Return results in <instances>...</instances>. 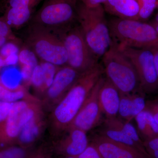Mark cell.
Here are the masks:
<instances>
[{
  "mask_svg": "<svg viewBox=\"0 0 158 158\" xmlns=\"http://www.w3.org/2000/svg\"><path fill=\"white\" fill-rule=\"evenodd\" d=\"M104 73L103 67L99 63L81 73L66 94L51 110L49 123L53 135L60 136L65 132Z\"/></svg>",
  "mask_w": 158,
  "mask_h": 158,
  "instance_id": "1",
  "label": "cell"
},
{
  "mask_svg": "<svg viewBox=\"0 0 158 158\" xmlns=\"http://www.w3.org/2000/svg\"><path fill=\"white\" fill-rule=\"evenodd\" d=\"M105 12L102 5L89 8L82 3L78 4L77 22L88 46L98 59L112 44Z\"/></svg>",
  "mask_w": 158,
  "mask_h": 158,
  "instance_id": "2",
  "label": "cell"
},
{
  "mask_svg": "<svg viewBox=\"0 0 158 158\" xmlns=\"http://www.w3.org/2000/svg\"><path fill=\"white\" fill-rule=\"evenodd\" d=\"M112 44L126 48H151L158 44V34L151 24L137 20L114 18L108 21Z\"/></svg>",
  "mask_w": 158,
  "mask_h": 158,
  "instance_id": "3",
  "label": "cell"
},
{
  "mask_svg": "<svg viewBox=\"0 0 158 158\" xmlns=\"http://www.w3.org/2000/svg\"><path fill=\"white\" fill-rule=\"evenodd\" d=\"M23 43L24 46L33 52L40 62L58 67L67 65V52L63 42L47 28L29 23Z\"/></svg>",
  "mask_w": 158,
  "mask_h": 158,
  "instance_id": "4",
  "label": "cell"
},
{
  "mask_svg": "<svg viewBox=\"0 0 158 158\" xmlns=\"http://www.w3.org/2000/svg\"><path fill=\"white\" fill-rule=\"evenodd\" d=\"M102 58L106 77L120 94L142 92L135 67L121 51L112 44Z\"/></svg>",
  "mask_w": 158,
  "mask_h": 158,
  "instance_id": "5",
  "label": "cell"
},
{
  "mask_svg": "<svg viewBox=\"0 0 158 158\" xmlns=\"http://www.w3.org/2000/svg\"><path fill=\"white\" fill-rule=\"evenodd\" d=\"M44 110L41 100L33 95L13 103L7 118L0 124V149L17 144L25 125Z\"/></svg>",
  "mask_w": 158,
  "mask_h": 158,
  "instance_id": "6",
  "label": "cell"
},
{
  "mask_svg": "<svg viewBox=\"0 0 158 158\" xmlns=\"http://www.w3.org/2000/svg\"><path fill=\"white\" fill-rule=\"evenodd\" d=\"M53 32L64 44L67 52V65L83 73L98 64V59L88 46L77 22Z\"/></svg>",
  "mask_w": 158,
  "mask_h": 158,
  "instance_id": "7",
  "label": "cell"
},
{
  "mask_svg": "<svg viewBox=\"0 0 158 158\" xmlns=\"http://www.w3.org/2000/svg\"><path fill=\"white\" fill-rule=\"evenodd\" d=\"M78 0H44L29 23L54 32L77 22Z\"/></svg>",
  "mask_w": 158,
  "mask_h": 158,
  "instance_id": "8",
  "label": "cell"
},
{
  "mask_svg": "<svg viewBox=\"0 0 158 158\" xmlns=\"http://www.w3.org/2000/svg\"><path fill=\"white\" fill-rule=\"evenodd\" d=\"M129 59L138 74L141 90L145 94L158 91V77L152 50L126 48L120 50Z\"/></svg>",
  "mask_w": 158,
  "mask_h": 158,
  "instance_id": "9",
  "label": "cell"
},
{
  "mask_svg": "<svg viewBox=\"0 0 158 158\" xmlns=\"http://www.w3.org/2000/svg\"><path fill=\"white\" fill-rule=\"evenodd\" d=\"M104 78L102 76L98 80L66 130L77 128L88 132L103 122V114L99 102L98 93Z\"/></svg>",
  "mask_w": 158,
  "mask_h": 158,
  "instance_id": "10",
  "label": "cell"
},
{
  "mask_svg": "<svg viewBox=\"0 0 158 158\" xmlns=\"http://www.w3.org/2000/svg\"><path fill=\"white\" fill-rule=\"evenodd\" d=\"M81 73L68 65L59 67L41 100L44 110L51 111L62 99Z\"/></svg>",
  "mask_w": 158,
  "mask_h": 158,
  "instance_id": "11",
  "label": "cell"
},
{
  "mask_svg": "<svg viewBox=\"0 0 158 158\" xmlns=\"http://www.w3.org/2000/svg\"><path fill=\"white\" fill-rule=\"evenodd\" d=\"M87 133L77 128L66 130L60 135L62 137L54 143V151L62 156L76 157L86 149L89 144L90 141Z\"/></svg>",
  "mask_w": 158,
  "mask_h": 158,
  "instance_id": "12",
  "label": "cell"
},
{
  "mask_svg": "<svg viewBox=\"0 0 158 158\" xmlns=\"http://www.w3.org/2000/svg\"><path fill=\"white\" fill-rule=\"evenodd\" d=\"M90 141L95 144L103 158H152L98 134L92 136Z\"/></svg>",
  "mask_w": 158,
  "mask_h": 158,
  "instance_id": "13",
  "label": "cell"
},
{
  "mask_svg": "<svg viewBox=\"0 0 158 158\" xmlns=\"http://www.w3.org/2000/svg\"><path fill=\"white\" fill-rule=\"evenodd\" d=\"M120 93L106 77L100 88L98 100L103 114L106 118L118 116Z\"/></svg>",
  "mask_w": 158,
  "mask_h": 158,
  "instance_id": "14",
  "label": "cell"
},
{
  "mask_svg": "<svg viewBox=\"0 0 158 158\" xmlns=\"http://www.w3.org/2000/svg\"><path fill=\"white\" fill-rule=\"evenodd\" d=\"M43 111L38 113L27 123L20 133L17 145L31 148L40 138L45 127V116Z\"/></svg>",
  "mask_w": 158,
  "mask_h": 158,
  "instance_id": "15",
  "label": "cell"
},
{
  "mask_svg": "<svg viewBox=\"0 0 158 158\" xmlns=\"http://www.w3.org/2000/svg\"><path fill=\"white\" fill-rule=\"evenodd\" d=\"M105 11L116 18L139 20V0H106Z\"/></svg>",
  "mask_w": 158,
  "mask_h": 158,
  "instance_id": "16",
  "label": "cell"
},
{
  "mask_svg": "<svg viewBox=\"0 0 158 158\" xmlns=\"http://www.w3.org/2000/svg\"><path fill=\"white\" fill-rule=\"evenodd\" d=\"M97 134L112 141L131 148L138 152L149 156L144 145L138 144L120 130L110 127L102 123L99 129Z\"/></svg>",
  "mask_w": 158,
  "mask_h": 158,
  "instance_id": "17",
  "label": "cell"
},
{
  "mask_svg": "<svg viewBox=\"0 0 158 158\" xmlns=\"http://www.w3.org/2000/svg\"><path fill=\"white\" fill-rule=\"evenodd\" d=\"M134 119L137 124L138 134L143 142L158 137V125L149 111L144 110Z\"/></svg>",
  "mask_w": 158,
  "mask_h": 158,
  "instance_id": "18",
  "label": "cell"
},
{
  "mask_svg": "<svg viewBox=\"0 0 158 158\" xmlns=\"http://www.w3.org/2000/svg\"><path fill=\"white\" fill-rule=\"evenodd\" d=\"M34 11L23 7H6L2 16L11 28L19 29L29 23Z\"/></svg>",
  "mask_w": 158,
  "mask_h": 158,
  "instance_id": "19",
  "label": "cell"
},
{
  "mask_svg": "<svg viewBox=\"0 0 158 158\" xmlns=\"http://www.w3.org/2000/svg\"><path fill=\"white\" fill-rule=\"evenodd\" d=\"M37 59L33 52L24 46L19 53L18 62L20 67L22 78L28 85H30L33 71L39 63Z\"/></svg>",
  "mask_w": 158,
  "mask_h": 158,
  "instance_id": "20",
  "label": "cell"
},
{
  "mask_svg": "<svg viewBox=\"0 0 158 158\" xmlns=\"http://www.w3.org/2000/svg\"><path fill=\"white\" fill-rule=\"evenodd\" d=\"M102 123L105 125L120 130L138 144L144 145L138 130L130 122L125 121L116 116L114 118H106Z\"/></svg>",
  "mask_w": 158,
  "mask_h": 158,
  "instance_id": "21",
  "label": "cell"
},
{
  "mask_svg": "<svg viewBox=\"0 0 158 158\" xmlns=\"http://www.w3.org/2000/svg\"><path fill=\"white\" fill-rule=\"evenodd\" d=\"M24 86L20 85L16 89L7 88L0 83V101L13 103L31 96Z\"/></svg>",
  "mask_w": 158,
  "mask_h": 158,
  "instance_id": "22",
  "label": "cell"
},
{
  "mask_svg": "<svg viewBox=\"0 0 158 158\" xmlns=\"http://www.w3.org/2000/svg\"><path fill=\"white\" fill-rule=\"evenodd\" d=\"M36 151L15 144L0 149V158H31Z\"/></svg>",
  "mask_w": 158,
  "mask_h": 158,
  "instance_id": "23",
  "label": "cell"
},
{
  "mask_svg": "<svg viewBox=\"0 0 158 158\" xmlns=\"http://www.w3.org/2000/svg\"><path fill=\"white\" fill-rule=\"evenodd\" d=\"M30 85L33 87L38 95L42 98L46 90L44 73L41 63H38L33 71L30 81Z\"/></svg>",
  "mask_w": 158,
  "mask_h": 158,
  "instance_id": "24",
  "label": "cell"
},
{
  "mask_svg": "<svg viewBox=\"0 0 158 158\" xmlns=\"http://www.w3.org/2000/svg\"><path fill=\"white\" fill-rule=\"evenodd\" d=\"M132 112V94H120L118 117L125 121L131 122L133 119Z\"/></svg>",
  "mask_w": 158,
  "mask_h": 158,
  "instance_id": "25",
  "label": "cell"
},
{
  "mask_svg": "<svg viewBox=\"0 0 158 158\" xmlns=\"http://www.w3.org/2000/svg\"><path fill=\"white\" fill-rule=\"evenodd\" d=\"M10 42L18 44L19 39L14 35L12 28L2 16L0 17V48Z\"/></svg>",
  "mask_w": 158,
  "mask_h": 158,
  "instance_id": "26",
  "label": "cell"
},
{
  "mask_svg": "<svg viewBox=\"0 0 158 158\" xmlns=\"http://www.w3.org/2000/svg\"><path fill=\"white\" fill-rule=\"evenodd\" d=\"M158 0H139L140 5L139 20L148 19L157 7Z\"/></svg>",
  "mask_w": 158,
  "mask_h": 158,
  "instance_id": "27",
  "label": "cell"
},
{
  "mask_svg": "<svg viewBox=\"0 0 158 158\" xmlns=\"http://www.w3.org/2000/svg\"><path fill=\"white\" fill-rule=\"evenodd\" d=\"M42 0H7L6 7H19L35 10Z\"/></svg>",
  "mask_w": 158,
  "mask_h": 158,
  "instance_id": "28",
  "label": "cell"
},
{
  "mask_svg": "<svg viewBox=\"0 0 158 158\" xmlns=\"http://www.w3.org/2000/svg\"><path fill=\"white\" fill-rule=\"evenodd\" d=\"M76 157L77 158H103L95 144L90 141L86 149Z\"/></svg>",
  "mask_w": 158,
  "mask_h": 158,
  "instance_id": "29",
  "label": "cell"
},
{
  "mask_svg": "<svg viewBox=\"0 0 158 158\" xmlns=\"http://www.w3.org/2000/svg\"><path fill=\"white\" fill-rule=\"evenodd\" d=\"M144 147L152 158H158V136L144 141Z\"/></svg>",
  "mask_w": 158,
  "mask_h": 158,
  "instance_id": "30",
  "label": "cell"
},
{
  "mask_svg": "<svg viewBox=\"0 0 158 158\" xmlns=\"http://www.w3.org/2000/svg\"><path fill=\"white\" fill-rule=\"evenodd\" d=\"M18 48L16 43L13 42L7 43L0 48V57L4 60L11 55L17 54Z\"/></svg>",
  "mask_w": 158,
  "mask_h": 158,
  "instance_id": "31",
  "label": "cell"
},
{
  "mask_svg": "<svg viewBox=\"0 0 158 158\" xmlns=\"http://www.w3.org/2000/svg\"><path fill=\"white\" fill-rule=\"evenodd\" d=\"M13 103L0 101V124L7 118Z\"/></svg>",
  "mask_w": 158,
  "mask_h": 158,
  "instance_id": "32",
  "label": "cell"
},
{
  "mask_svg": "<svg viewBox=\"0 0 158 158\" xmlns=\"http://www.w3.org/2000/svg\"><path fill=\"white\" fill-rule=\"evenodd\" d=\"M145 110L150 112L158 113V98L146 101Z\"/></svg>",
  "mask_w": 158,
  "mask_h": 158,
  "instance_id": "33",
  "label": "cell"
},
{
  "mask_svg": "<svg viewBox=\"0 0 158 158\" xmlns=\"http://www.w3.org/2000/svg\"><path fill=\"white\" fill-rule=\"evenodd\" d=\"M83 5L89 8H93L103 5L106 0H80Z\"/></svg>",
  "mask_w": 158,
  "mask_h": 158,
  "instance_id": "34",
  "label": "cell"
},
{
  "mask_svg": "<svg viewBox=\"0 0 158 158\" xmlns=\"http://www.w3.org/2000/svg\"><path fill=\"white\" fill-rule=\"evenodd\" d=\"M151 49L152 51L153 54L154 61L156 71L158 77V44Z\"/></svg>",
  "mask_w": 158,
  "mask_h": 158,
  "instance_id": "35",
  "label": "cell"
},
{
  "mask_svg": "<svg viewBox=\"0 0 158 158\" xmlns=\"http://www.w3.org/2000/svg\"><path fill=\"white\" fill-rule=\"evenodd\" d=\"M31 158H50L48 154L41 150H36V152Z\"/></svg>",
  "mask_w": 158,
  "mask_h": 158,
  "instance_id": "36",
  "label": "cell"
},
{
  "mask_svg": "<svg viewBox=\"0 0 158 158\" xmlns=\"http://www.w3.org/2000/svg\"><path fill=\"white\" fill-rule=\"evenodd\" d=\"M152 25L153 26L154 28L155 29L157 33L158 34V23H151Z\"/></svg>",
  "mask_w": 158,
  "mask_h": 158,
  "instance_id": "37",
  "label": "cell"
},
{
  "mask_svg": "<svg viewBox=\"0 0 158 158\" xmlns=\"http://www.w3.org/2000/svg\"><path fill=\"white\" fill-rule=\"evenodd\" d=\"M152 23H158V13L156 15L154 19L152 22Z\"/></svg>",
  "mask_w": 158,
  "mask_h": 158,
  "instance_id": "38",
  "label": "cell"
},
{
  "mask_svg": "<svg viewBox=\"0 0 158 158\" xmlns=\"http://www.w3.org/2000/svg\"><path fill=\"white\" fill-rule=\"evenodd\" d=\"M60 158H77L76 157L73 156H62V157Z\"/></svg>",
  "mask_w": 158,
  "mask_h": 158,
  "instance_id": "39",
  "label": "cell"
},
{
  "mask_svg": "<svg viewBox=\"0 0 158 158\" xmlns=\"http://www.w3.org/2000/svg\"><path fill=\"white\" fill-rule=\"evenodd\" d=\"M0 7H1V2H0Z\"/></svg>",
  "mask_w": 158,
  "mask_h": 158,
  "instance_id": "40",
  "label": "cell"
},
{
  "mask_svg": "<svg viewBox=\"0 0 158 158\" xmlns=\"http://www.w3.org/2000/svg\"><path fill=\"white\" fill-rule=\"evenodd\" d=\"M157 7H158V3H157Z\"/></svg>",
  "mask_w": 158,
  "mask_h": 158,
  "instance_id": "41",
  "label": "cell"
}]
</instances>
